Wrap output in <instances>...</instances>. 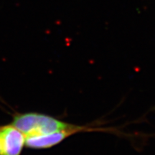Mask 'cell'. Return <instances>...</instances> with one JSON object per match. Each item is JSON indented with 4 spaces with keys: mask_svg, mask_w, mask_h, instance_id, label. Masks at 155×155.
<instances>
[{
    "mask_svg": "<svg viewBox=\"0 0 155 155\" xmlns=\"http://www.w3.org/2000/svg\"><path fill=\"white\" fill-rule=\"evenodd\" d=\"M87 130H88V129L86 127L73 124L71 127L66 129L48 134L27 137L25 139V145L27 147L35 150L49 149L61 143L70 136Z\"/></svg>",
    "mask_w": 155,
    "mask_h": 155,
    "instance_id": "2",
    "label": "cell"
},
{
    "mask_svg": "<svg viewBox=\"0 0 155 155\" xmlns=\"http://www.w3.org/2000/svg\"><path fill=\"white\" fill-rule=\"evenodd\" d=\"M11 124L26 137L48 134L66 129L73 125L51 116L36 112L17 114L13 117Z\"/></svg>",
    "mask_w": 155,
    "mask_h": 155,
    "instance_id": "1",
    "label": "cell"
},
{
    "mask_svg": "<svg viewBox=\"0 0 155 155\" xmlns=\"http://www.w3.org/2000/svg\"><path fill=\"white\" fill-rule=\"evenodd\" d=\"M26 137L13 125L0 127V155H20Z\"/></svg>",
    "mask_w": 155,
    "mask_h": 155,
    "instance_id": "3",
    "label": "cell"
}]
</instances>
